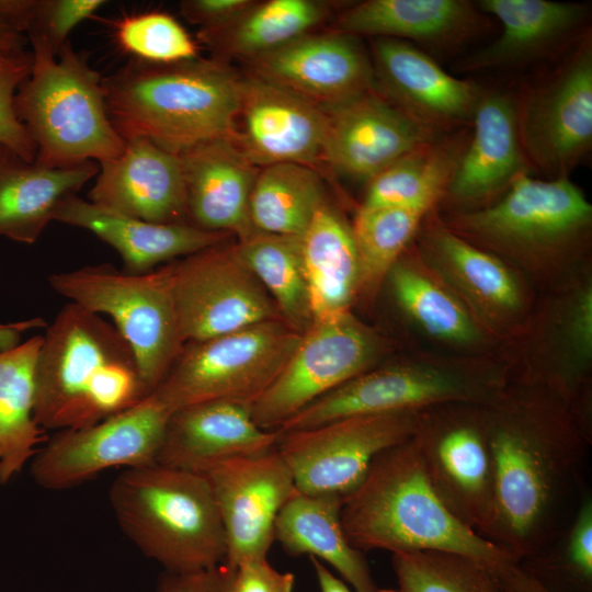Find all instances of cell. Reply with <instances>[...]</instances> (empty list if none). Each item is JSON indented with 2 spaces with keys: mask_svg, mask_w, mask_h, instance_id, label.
I'll return each instance as SVG.
<instances>
[{
  "mask_svg": "<svg viewBox=\"0 0 592 592\" xmlns=\"http://www.w3.org/2000/svg\"><path fill=\"white\" fill-rule=\"evenodd\" d=\"M223 522L231 568L267 559L277 515L297 491L287 464L271 451L221 460L204 473Z\"/></svg>",
  "mask_w": 592,
  "mask_h": 592,
  "instance_id": "e0dca14e",
  "label": "cell"
},
{
  "mask_svg": "<svg viewBox=\"0 0 592 592\" xmlns=\"http://www.w3.org/2000/svg\"><path fill=\"white\" fill-rule=\"evenodd\" d=\"M315 321L350 311L360 295V262L351 226L327 201L300 237Z\"/></svg>",
  "mask_w": 592,
  "mask_h": 592,
  "instance_id": "1f68e13d",
  "label": "cell"
},
{
  "mask_svg": "<svg viewBox=\"0 0 592 592\" xmlns=\"http://www.w3.org/2000/svg\"><path fill=\"white\" fill-rule=\"evenodd\" d=\"M399 592H499L490 567L469 556L437 550L395 553Z\"/></svg>",
  "mask_w": 592,
  "mask_h": 592,
  "instance_id": "ab89813d",
  "label": "cell"
},
{
  "mask_svg": "<svg viewBox=\"0 0 592 592\" xmlns=\"http://www.w3.org/2000/svg\"><path fill=\"white\" fill-rule=\"evenodd\" d=\"M27 38L32 68L14 111L35 143L34 162L67 168L118 157L125 140L110 121L100 73L69 42L55 55L43 38Z\"/></svg>",
  "mask_w": 592,
  "mask_h": 592,
  "instance_id": "52a82bcc",
  "label": "cell"
},
{
  "mask_svg": "<svg viewBox=\"0 0 592 592\" xmlns=\"http://www.w3.org/2000/svg\"><path fill=\"white\" fill-rule=\"evenodd\" d=\"M378 592H399V591L392 590V589H378Z\"/></svg>",
  "mask_w": 592,
  "mask_h": 592,
  "instance_id": "f5cc1de1",
  "label": "cell"
},
{
  "mask_svg": "<svg viewBox=\"0 0 592 592\" xmlns=\"http://www.w3.org/2000/svg\"><path fill=\"white\" fill-rule=\"evenodd\" d=\"M43 318H32L24 321L0 323V352L13 349L20 344V338L23 332L31 328L46 327Z\"/></svg>",
  "mask_w": 592,
  "mask_h": 592,
  "instance_id": "f907efd6",
  "label": "cell"
},
{
  "mask_svg": "<svg viewBox=\"0 0 592 592\" xmlns=\"http://www.w3.org/2000/svg\"><path fill=\"white\" fill-rule=\"evenodd\" d=\"M50 287L70 303L105 314L130 345L151 394L181 352L172 291V262L145 273L110 263L86 265L49 275Z\"/></svg>",
  "mask_w": 592,
  "mask_h": 592,
  "instance_id": "9c48e42d",
  "label": "cell"
},
{
  "mask_svg": "<svg viewBox=\"0 0 592 592\" xmlns=\"http://www.w3.org/2000/svg\"><path fill=\"white\" fill-rule=\"evenodd\" d=\"M119 45L135 58L152 64L193 60L197 46L171 15L148 12L125 16L117 23Z\"/></svg>",
  "mask_w": 592,
  "mask_h": 592,
  "instance_id": "b9f144b4",
  "label": "cell"
},
{
  "mask_svg": "<svg viewBox=\"0 0 592 592\" xmlns=\"http://www.w3.org/2000/svg\"><path fill=\"white\" fill-rule=\"evenodd\" d=\"M487 410L493 505L483 538L523 562L565 532L589 491L590 421L563 391L522 378Z\"/></svg>",
  "mask_w": 592,
  "mask_h": 592,
  "instance_id": "6da1fadb",
  "label": "cell"
},
{
  "mask_svg": "<svg viewBox=\"0 0 592 592\" xmlns=\"http://www.w3.org/2000/svg\"><path fill=\"white\" fill-rule=\"evenodd\" d=\"M326 14V5L317 1L270 0L226 27L201 32V38L216 49L252 58L306 35Z\"/></svg>",
  "mask_w": 592,
  "mask_h": 592,
  "instance_id": "74e56055",
  "label": "cell"
},
{
  "mask_svg": "<svg viewBox=\"0 0 592 592\" xmlns=\"http://www.w3.org/2000/svg\"><path fill=\"white\" fill-rule=\"evenodd\" d=\"M172 291L184 342L282 319L237 244L226 240L172 261Z\"/></svg>",
  "mask_w": 592,
  "mask_h": 592,
  "instance_id": "2e32d148",
  "label": "cell"
},
{
  "mask_svg": "<svg viewBox=\"0 0 592 592\" xmlns=\"http://www.w3.org/2000/svg\"><path fill=\"white\" fill-rule=\"evenodd\" d=\"M418 412L352 415L278 433L275 448L291 469L298 492L344 500L380 453L413 436Z\"/></svg>",
  "mask_w": 592,
  "mask_h": 592,
  "instance_id": "4fadbf2b",
  "label": "cell"
},
{
  "mask_svg": "<svg viewBox=\"0 0 592 592\" xmlns=\"http://www.w3.org/2000/svg\"><path fill=\"white\" fill-rule=\"evenodd\" d=\"M442 220L513 269L547 276L571 267L587 253L592 205L570 178L524 173L493 203L452 212Z\"/></svg>",
  "mask_w": 592,
  "mask_h": 592,
  "instance_id": "5b68a950",
  "label": "cell"
},
{
  "mask_svg": "<svg viewBox=\"0 0 592 592\" xmlns=\"http://www.w3.org/2000/svg\"><path fill=\"white\" fill-rule=\"evenodd\" d=\"M517 129L531 170L570 178L592 148V37L514 94Z\"/></svg>",
  "mask_w": 592,
  "mask_h": 592,
  "instance_id": "8fae6325",
  "label": "cell"
},
{
  "mask_svg": "<svg viewBox=\"0 0 592 592\" xmlns=\"http://www.w3.org/2000/svg\"><path fill=\"white\" fill-rule=\"evenodd\" d=\"M254 77L329 113L375 90L371 57L343 32L303 35L251 58Z\"/></svg>",
  "mask_w": 592,
  "mask_h": 592,
  "instance_id": "d6986e66",
  "label": "cell"
},
{
  "mask_svg": "<svg viewBox=\"0 0 592 592\" xmlns=\"http://www.w3.org/2000/svg\"><path fill=\"white\" fill-rule=\"evenodd\" d=\"M109 500L124 534L167 572L225 561L226 535L203 474L158 463L127 468L113 480Z\"/></svg>",
  "mask_w": 592,
  "mask_h": 592,
  "instance_id": "8992f818",
  "label": "cell"
},
{
  "mask_svg": "<svg viewBox=\"0 0 592 592\" xmlns=\"http://www.w3.org/2000/svg\"><path fill=\"white\" fill-rule=\"evenodd\" d=\"M301 337L276 319L187 341L152 394L171 412L214 400L252 406L278 376Z\"/></svg>",
  "mask_w": 592,
  "mask_h": 592,
  "instance_id": "30bf717a",
  "label": "cell"
},
{
  "mask_svg": "<svg viewBox=\"0 0 592 592\" xmlns=\"http://www.w3.org/2000/svg\"><path fill=\"white\" fill-rule=\"evenodd\" d=\"M295 577L272 567L267 559L242 562L232 569L226 592H293Z\"/></svg>",
  "mask_w": 592,
  "mask_h": 592,
  "instance_id": "f6af8a7d",
  "label": "cell"
},
{
  "mask_svg": "<svg viewBox=\"0 0 592 592\" xmlns=\"http://www.w3.org/2000/svg\"><path fill=\"white\" fill-rule=\"evenodd\" d=\"M327 116L322 160L338 173L366 182L406 153L442 136L376 89Z\"/></svg>",
  "mask_w": 592,
  "mask_h": 592,
  "instance_id": "603a6c76",
  "label": "cell"
},
{
  "mask_svg": "<svg viewBox=\"0 0 592 592\" xmlns=\"http://www.w3.org/2000/svg\"><path fill=\"white\" fill-rule=\"evenodd\" d=\"M253 5L249 0H189L181 3V12L200 24L201 32H212L230 25Z\"/></svg>",
  "mask_w": 592,
  "mask_h": 592,
  "instance_id": "bcb514c9",
  "label": "cell"
},
{
  "mask_svg": "<svg viewBox=\"0 0 592 592\" xmlns=\"http://www.w3.org/2000/svg\"><path fill=\"white\" fill-rule=\"evenodd\" d=\"M22 0H0V52L24 49Z\"/></svg>",
  "mask_w": 592,
  "mask_h": 592,
  "instance_id": "681fc988",
  "label": "cell"
},
{
  "mask_svg": "<svg viewBox=\"0 0 592 592\" xmlns=\"http://www.w3.org/2000/svg\"><path fill=\"white\" fill-rule=\"evenodd\" d=\"M432 210L425 207L358 208L351 229L360 262V294L376 292Z\"/></svg>",
  "mask_w": 592,
  "mask_h": 592,
  "instance_id": "f35d334b",
  "label": "cell"
},
{
  "mask_svg": "<svg viewBox=\"0 0 592 592\" xmlns=\"http://www.w3.org/2000/svg\"><path fill=\"white\" fill-rule=\"evenodd\" d=\"M407 250L387 274L402 312L439 342L458 348L481 343L487 332L473 312L418 251Z\"/></svg>",
  "mask_w": 592,
  "mask_h": 592,
  "instance_id": "d6a6232c",
  "label": "cell"
},
{
  "mask_svg": "<svg viewBox=\"0 0 592 592\" xmlns=\"http://www.w3.org/2000/svg\"><path fill=\"white\" fill-rule=\"evenodd\" d=\"M487 406L454 402L421 410L412 436L440 499L481 537L493 505Z\"/></svg>",
  "mask_w": 592,
  "mask_h": 592,
  "instance_id": "7c38bea8",
  "label": "cell"
},
{
  "mask_svg": "<svg viewBox=\"0 0 592 592\" xmlns=\"http://www.w3.org/2000/svg\"><path fill=\"white\" fill-rule=\"evenodd\" d=\"M96 162L47 168L29 162L0 146V236L34 243L56 207L98 174Z\"/></svg>",
  "mask_w": 592,
  "mask_h": 592,
  "instance_id": "f546056e",
  "label": "cell"
},
{
  "mask_svg": "<svg viewBox=\"0 0 592 592\" xmlns=\"http://www.w3.org/2000/svg\"><path fill=\"white\" fill-rule=\"evenodd\" d=\"M184 177L187 224L234 232H252L250 195L257 175L253 164L231 139L203 143L178 155Z\"/></svg>",
  "mask_w": 592,
  "mask_h": 592,
  "instance_id": "4316f807",
  "label": "cell"
},
{
  "mask_svg": "<svg viewBox=\"0 0 592 592\" xmlns=\"http://www.w3.org/2000/svg\"><path fill=\"white\" fill-rule=\"evenodd\" d=\"M520 563L555 592H592L590 490L565 532L543 553Z\"/></svg>",
  "mask_w": 592,
  "mask_h": 592,
  "instance_id": "60d3db41",
  "label": "cell"
},
{
  "mask_svg": "<svg viewBox=\"0 0 592 592\" xmlns=\"http://www.w3.org/2000/svg\"><path fill=\"white\" fill-rule=\"evenodd\" d=\"M277 439L254 422L250 405L206 401L171 413L156 463L202 474L221 460L271 451Z\"/></svg>",
  "mask_w": 592,
  "mask_h": 592,
  "instance_id": "484cf974",
  "label": "cell"
},
{
  "mask_svg": "<svg viewBox=\"0 0 592 592\" xmlns=\"http://www.w3.org/2000/svg\"><path fill=\"white\" fill-rule=\"evenodd\" d=\"M239 124L231 140L255 166L322 160L327 113L254 76L239 79Z\"/></svg>",
  "mask_w": 592,
  "mask_h": 592,
  "instance_id": "44dd1931",
  "label": "cell"
},
{
  "mask_svg": "<svg viewBox=\"0 0 592 592\" xmlns=\"http://www.w3.org/2000/svg\"><path fill=\"white\" fill-rule=\"evenodd\" d=\"M470 127L442 201L452 212L493 203L520 175L531 171L520 140L514 94L483 90Z\"/></svg>",
  "mask_w": 592,
  "mask_h": 592,
  "instance_id": "7402d4cb",
  "label": "cell"
},
{
  "mask_svg": "<svg viewBox=\"0 0 592 592\" xmlns=\"http://www.w3.org/2000/svg\"><path fill=\"white\" fill-rule=\"evenodd\" d=\"M469 127L428 141L389 164L367 182L360 207L435 209L467 144Z\"/></svg>",
  "mask_w": 592,
  "mask_h": 592,
  "instance_id": "836d02e7",
  "label": "cell"
},
{
  "mask_svg": "<svg viewBox=\"0 0 592 592\" xmlns=\"http://www.w3.org/2000/svg\"><path fill=\"white\" fill-rule=\"evenodd\" d=\"M418 252L454 291L487 333H505L526 315L516 270L451 230L432 210L418 234Z\"/></svg>",
  "mask_w": 592,
  "mask_h": 592,
  "instance_id": "ac0fdd59",
  "label": "cell"
},
{
  "mask_svg": "<svg viewBox=\"0 0 592 592\" xmlns=\"http://www.w3.org/2000/svg\"><path fill=\"white\" fill-rule=\"evenodd\" d=\"M87 229L117 251L124 271L145 273L227 240L229 234L209 231L190 224H156L94 205L76 194L60 201L53 216Z\"/></svg>",
  "mask_w": 592,
  "mask_h": 592,
  "instance_id": "f1b7e54d",
  "label": "cell"
},
{
  "mask_svg": "<svg viewBox=\"0 0 592 592\" xmlns=\"http://www.w3.org/2000/svg\"><path fill=\"white\" fill-rule=\"evenodd\" d=\"M231 567L225 562L194 572H167L160 578L156 592H226Z\"/></svg>",
  "mask_w": 592,
  "mask_h": 592,
  "instance_id": "7dc6e473",
  "label": "cell"
},
{
  "mask_svg": "<svg viewBox=\"0 0 592 592\" xmlns=\"http://www.w3.org/2000/svg\"><path fill=\"white\" fill-rule=\"evenodd\" d=\"M171 411L149 394L93 425L59 431L31 460V475L46 490L81 485L99 474L157 462Z\"/></svg>",
  "mask_w": 592,
  "mask_h": 592,
  "instance_id": "9a60e30c",
  "label": "cell"
},
{
  "mask_svg": "<svg viewBox=\"0 0 592 592\" xmlns=\"http://www.w3.org/2000/svg\"><path fill=\"white\" fill-rule=\"evenodd\" d=\"M43 335L0 352V483L31 463L47 441L36 422L35 369Z\"/></svg>",
  "mask_w": 592,
  "mask_h": 592,
  "instance_id": "e575fe53",
  "label": "cell"
},
{
  "mask_svg": "<svg viewBox=\"0 0 592 592\" xmlns=\"http://www.w3.org/2000/svg\"><path fill=\"white\" fill-rule=\"evenodd\" d=\"M149 394L130 345L100 315L69 303L47 326L34 408L45 431L93 425Z\"/></svg>",
  "mask_w": 592,
  "mask_h": 592,
  "instance_id": "7a4b0ae2",
  "label": "cell"
},
{
  "mask_svg": "<svg viewBox=\"0 0 592 592\" xmlns=\"http://www.w3.org/2000/svg\"><path fill=\"white\" fill-rule=\"evenodd\" d=\"M502 25L498 38L465 58L463 71L509 70L563 56L588 33V4L549 0H479Z\"/></svg>",
  "mask_w": 592,
  "mask_h": 592,
  "instance_id": "cb8c5ba5",
  "label": "cell"
},
{
  "mask_svg": "<svg viewBox=\"0 0 592 592\" xmlns=\"http://www.w3.org/2000/svg\"><path fill=\"white\" fill-rule=\"evenodd\" d=\"M326 202L315 168L284 162L258 173L250 195V219L260 231L301 237Z\"/></svg>",
  "mask_w": 592,
  "mask_h": 592,
  "instance_id": "8d00e7d4",
  "label": "cell"
},
{
  "mask_svg": "<svg viewBox=\"0 0 592 592\" xmlns=\"http://www.w3.org/2000/svg\"><path fill=\"white\" fill-rule=\"evenodd\" d=\"M320 592H354L341 578L331 572L328 567L315 557H309Z\"/></svg>",
  "mask_w": 592,
  "mask_h": 592,
  "instance_id": "816d5d0a",
  "label": "cell"
},
{
  "mask_svg": "<svg viewBox=\"0 0 592 592\" xmlns=\"http://www.w3.org/2000/svg\"><path fill=\"white\" fill-rule=\"evenodd\" d=\"M487 14L466 0H367L339 18V32L413 41L431 48H458L488 26Z\"/></svg>",
  "mask_w": 592,
  "mask_h": 592,
  "instance_id": "83f0119b",
  "label": "cell"
},
{
  "mask_svg": "<svg viewBox=\"0 0 592 592\" xmlns=\"http://www.w3.org/2000/svg\"><path fill=\"white\" fill-rule=\"evenodd\" d=\"M241 259L273 299L283 321L299 334L315 323L300 237L254 229L236 243Z\"/></svg>",
  "mask_w": 592,
  "mask_h": 592,
  "instance_id": "d590c367",
  "label": "cell"
},
{
  "mask_svg": "<svg viewBox=\"0 0 592 592\" xmlns=\"http://www.w3.org/2000/svg\"><path fill=\"white\" fill-rule=\"evenodd\" d=\"M104 3L102 0H23L25 35L43 38L58 55L69 33Z\"/></svg>",
  "mask_w": 592,
  "mask_h": 592,
  "instance_id": "ee69618b",
  "label": "cell"
},
{
  "mask_svg": "<svg viewBox=\"0 0 592 592\" xmlns=\"http://www.w3.org/2000/svg\"><path fill=\"white\" fill-rule=\"evenodd\" d=\"M102 87L110 121L124 140L144 137L179 155L234 138L239 79L216 62L134 58L102 78Z\"/></svg>",
  "mask_w": 592,
  "mask_h": 592,
  "instance_id": "277c9868",
  "label": "cell"
},
{
  "mask_svg": "<svg viewBox=\"0 0 592 592\" xmlns=\"http://www.w3.org/2000/svg\"><path fill=\"white\" fill-rule=\"evenodd\" d=\"M384 350V340L351 311L315 321L275 380L251 406L254 422L276 431L318 398L373 368Z\"/></svg>",
  "mask_w": 592,
  "mask_h": 592,
  "instance_id": "5bb4252c",
  "label": "cell"
},
{
  "mask_svg": "<svg viewBox=\"0 0 592 592\" xmlns=\"http://www.w3.org/2000/svg\"><path fill=\"white\" fill-rule=\"evenodd\" d=\"M340 519L348 540L361 553L448 551L490 568L512 560L446 508L412 437L374 459L361 485L344 498Z\"/></svg>",
  "mask_w": 592,
  "mask_h": 592,
  "instance_id": "3957f363",
  "label": "cell"
},
{
  "mask_svg": "<svg viewBox=\"0 0 592 592\" xmlns=\"http://www.w3.org/2000/svg\"><path fill=\"white\" fill-rule=\"evenodd\" d=\"M88 193L94 205L156 224H187L180 158L151 140H125L123 152L100 162Z\"/></svg>",
  "mask_w": 592,
  "mask_h": 592,
  "instance_id": "d4e9b609",
  "label": "cell"
},
{
  "mask_svg": "<svg viewBox=\"0 0 592 592\" xmlns=\"http://www.w3.org/2000/svg\"><path fill=\"white\" fill-rule=\"evenodd\" d=\"M32 53L24 49L0 52V146L34 162L36 146L14 111V96L29 78Z\"/></svg>",
  "mask_w": 592,
  "mask_h": 592,
  "instance_id": "7bdbcfd3",
  "label": "cell"
},
{
  "mask_svg": "<svg viewBox=\"0 0 592 592\" xmlns=\"http://www.w3.org/2000/svg\"><path fill=\"white\" fill-rule=\"evenodd\" d=\"M371 54L379 93L410 117L441 135L470 126L479 84L447 73L410 42L373 38Z\"/></svg>",
  "mask_w": 592,
  "mask_h": 592,
  "instance_id": "ffe728a7",
  "label": "cell"
},
{
  "mask_svg": "<svg viewBox=\"0 0 592 592\" xmlns=\"http://www.w3.org/2000/svg\"><path fill=\"white\" fill-rule=\"evenodd\" d=\"M490 570L499 592H555L520 562L506 560Z\"/></svg>",
  "mask_w": 592,
  "mask_h": 592,
  "instance_id": "c3c4849f",
  "label": "cell"
},
{
  "mask_svg": "<svg viewBox=\"0 0 592 592\" xmlns=\"http://www.w3.org/2000/svg\"><path fill=\"white\" fill-rule=\"evenodd\" d=\"M509 373L476 358H419L371 368L318 398L285 421L286 433L352 415L467 402L489 405L509 384Z\"/></svg>",
  "mask_w": 592,
  "mask_h": 592,
  "instance_id": "ba28073f",
  "label": "cell"
},
{
  "mask_svg": "<svg viewBox=\"0 0 592 592\" xmlns=\"http://www.w3.org/2000/svg\"><path fill=\"white\" fill-rule=\"evenodd\" d=\"M343 499L296 491L280 511L275 540L293 556L308 555L331 566L354 592H378L369 566L348 540L340 512Z\"/></svg>",
  "mask_w": 592,
  "mask_h": 592,
  "instance_id": "4dcf8cb0",
  "label": "cell"
}]
</instances>
